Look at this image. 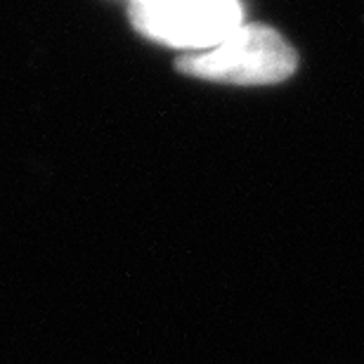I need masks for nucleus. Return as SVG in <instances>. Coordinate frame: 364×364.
<instances>
[{
  "label": "nucleus",
  "instance_id": "2",
  "mask_svg": "<svg viewBox=\"0 0 364 364\" xmlns=\"http://www.w3.org/2000/svg\"><path fill=\"white\" fill-rule=\"evenodd\" d=\"M133 21L168 46L208 50L242 26L237 0H133Z\"/></svg>",
  "mask_w": 364,
  "mask_h": 364
},
{
  "label": "nucleus",
  "instance_id": "1",
  "mask_svg": "<svg viewBox=\"0 0 364 364\" xmlns=\"http://www.w3.org/2000/svg\"><path fill=\"white\" fill-rule=\"evenodd\" d=\"M296 53L267 26H239L218 46L180 60V71L223 83H277L294 74Z\"/></svg>",
  "mask_w": 364,
  "mask_h": 364
}]
</instances>
